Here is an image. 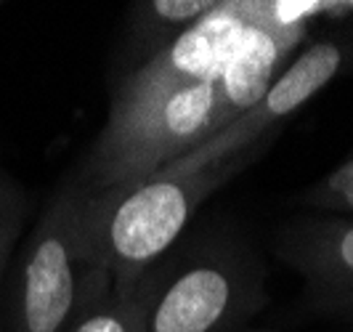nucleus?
Instances as JSON below:
<instances>
[{"label":"nucleus","mask_w":353,"mask_h":332,"mask_svg":"<svg viewBox=\"0 0 353 332\" xmlns=\"http://www.w3.org/2000/svg\"><path fill=\"white\" fill-rule=\"evenodd\" d=\"M319 19H353V3H261L258 21L223 70L130 115L109 117L77 184L85 189L136 184L221 133L258 104Z\"/></svg>","instance_id":"f257e3e1"},{"label":"nucleus","mask_w":353,"mask_h":332,"mask_svg":"<svg viewBox=\"0 0 353 332\" xmlns=\"http://www.w3.org/2000/svg\"><path fill=\"white\" fill-rule=\"evenodd\" d=\"M88 205L90 189L72 181L37 218L0 287L6 332H72L112 293V274L88 240Z\"/></svg>","instance_id":"f03ea898"},{"label":"nucleus","mask_w":353,"mask_h":332,"mask_svg":"<svg viewBox=\"0 0 353 332\" xmlns=\"http://www.w3.org/2000/svg\"><path fill=\"white\" fill-rule=\"evenodd\" d=\"M261 152L263 146L189 175L159 170L136 184L90 189L88 240L112 274V287H128L154 268L178 245L199 205Z\"/></svg>","instance_id":"7ed1b4c3"},{"label":"nucleus","mask_w":353,"mask_h":332,"mask_svg":"<svg viewBox=\"0 0 353 332\" xmlns=\"http://www.w3.org/2000/svg\"><path fill=\"white\" fill-rule=\"evenodd\" d=\"M265 303L261 258L218 231L173 247L149 268L146 332H242Z\"/></svg>","instance_id":"20e7f679"},{"label":"nucleus","mask_w":353,"mask_h":332,"mask_svg":"<svg viewBox=\"0 0 353 332\" xmlns=\"http://www.w3.org/2000/svg\"><path fill=\"white\" fill-rule=\"evenodd\" d=\"M353 67V19L332 21L324 32L308 37L303 48L284 67L274 83L268 86L258 104L250 106L242 117L226 125L221 133L199 144L189 155L162 168V173L189 175L215 162L258 149L268 144V136L301 112L316 93H321L330 83H335L343 72ZM159 173V170H157Z\"/></svg>","instance_id":"39448f33"},{"label":"nucleus","mask_w":353,"mask_h":332,"mask_svg":"<svg viewBox=\"0 0 353 332\" xmlns=\"http://www.w3.org/2000/svg\"><path fill=\"white\" fill-rule=\"evenodd\" d=\"M258 14L261 3H218L141 70L125 75L112 96L109 117L130 115L176 88L223 70L258 21Z\"/></svg>","instance_id":"423d86ee"},{"label":"nucleus","mask_w":353,"mask_h":332,"mask_svg":"<svg viewBox=\"0 0 353 332\" xmlns=\"http://www.w3.org/2000/svg\"><path fill=\"white\" fill-rule=\"evenodd\" d=\"M276 255L303 280L305 306L353 327V218L301 215L276 237Z\"/></svg>","instance_id":"0eeeda50"},{"label":"nucleus","mask_w":353,"mask_h":332,"mask_svg":"<svg viewBox=\"0 0 353 332\" xmlns=\"http://www.w3.org/2000/svg\"><path fill=\"white\" fill-rule=\"evenodd\" d=\"M218 0H143L130 6V24H128V43L125 59L128 72L141 70L162 48H168L178 35H183L192 24L208 17Z\"/></svg>","instance_id":"6e6552de"},{"label":"nucleus","mask_w":353,"mask_h":332,"mask_svg":"<svg viewBox=\"0 0 353 332\" xmlns=\"http://www.w3.org/2000/svg\"><path fill=\"white\" fill-rule=\"evenodd\" d=\"M146 300L149 271L128 287H112V293L96 303L72 332H146Z\"/></svg>","instance_id":"1a4fd4ad"},{"label":"nucleus","mask_w":353,"mask_h":332,"mask_svg":"<svg viewBox=\"0 0 353 332\" xmlns=\"http://www.w3.org/2000/svg\"><path fill=\"white\" fill-rule=\"evenodd\" d=\"M298 205L321 215H348L353 218V149L345 159L324 173L314 186L301 194Z\"/></svg>","instance_id":"9d476101"},{"label":"nucleus","mask_w":353,"mask_h":332,"mask_svg":"<svg viewBox=\"0 0 353 332\" xmlns=\"http://www.w3.org/2000/svg\"><path fill=\"white\" fill-rule=\"evenodd\" d=\"M27 215H30L27 194L21 192L14 178L0 173V277H6V271L14 263V247Z\"/></svg>","instance_id":"9b49d317"},{"label":"nucleus","mask_w":353,"mask_h":332,"mask_svg":"<svg viewBox=\"0 0 353 332\" xmlns=\"http://www.w3.org/2000/svg\"><path fill=\"white\" fill-rule=\"evenodd\" d=\"M3 280H6V277H0V287H3ZM0 332H6V327H3V316H0Z\"/></svg>","instance_id":"f8f14e48"},{"label":"nucleus","mask_w":353,"mask_h":332,"mask_svg":"<svg viewBox=\"0 0 353 332\" xmlns=\"http://www.w3.org/2000/svg\"><path fill=\"white\" fill-rule=\"evenodd\" d=\"M242 332H271V330H242Z\"/></svg>","instance_id":"ddd939ff"}]
</instances>
